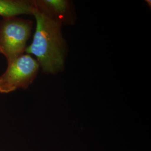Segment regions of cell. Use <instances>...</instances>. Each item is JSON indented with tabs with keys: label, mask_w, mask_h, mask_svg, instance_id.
Instances as JSON below:
<instances>
[{
	"label": "cell",
	"mask_w": 151,
	"mask_h": 151,
	"mask_svg": "<svg viewBox=\"0 0 151 151\" xmlns=\"http://www.w3.org/2000/svg\"><path fill=\"white\" fill-rule=\"evenodd\" d=\"M39 68L38 61L30 54H22L7 63L5 72L0 76V93L27 89L35 79Z\"/></svg>",
	"instance_id": "3"
},
{
	"label": "cell",
	"mask_w": 151,
	"mask_h": 151,
	"mask_svg": "<svg viewBox=\"0 0 151 151\" xmlns=\"http://www.w3.org/2000/svg\"><path fill=\"white\" fill-rule=\"evenodd\" d=\"M37 9L60 24H71L74 21L73 7L66 0H35Z\"/></svg>",
	"instance_id": "4"
},
{
	"label": "cell",
	"mask_w": 151,
	"mask_h": 151,
	"mask_svg": "<svg viewBox=\"0 0 151 151\" xmlns=\"http://www.w3.org/2000/svg\"><path fill=\"white\" fill-rule=\"evenodd\" d=\"M32 28V21L17 16L4 17L0 20V54L7 63L25 52Z\"/></svg>",
	"instance_id": "2"
},
{
	"label": "cell",
	"mask_w": 151,
	"mask_h": 151,
	"mask_svg": "<svg viewBox=\"0 0 151 151\" xmlns=\"http://www.w3.org/2000/svg\"><path fill=\"white\" fill-rule=\"evenodd\" d=\"M33 9V1L0 0V16L2 17L32 15Z\"/></svg>",
	"instance_id": "5"
},
{
	"label": "cell",
	"mask_w": 151,
	"mask_h": 151,
	"mask_svg": "<svg viewBox=\"0 0 151 151\" xmlns=\"http://www.w3.org/2000/svg\"><path fill=\"white\" fill-rule=\"evenodd\" d=\"M32 15L36 20V29L32 43L25 52L35 56L43 72L56 74L65 65V43L61 31L62 25L39 11L34 5Z\"/></svg>",
	"instance_id": "1"
}]
</instances>
